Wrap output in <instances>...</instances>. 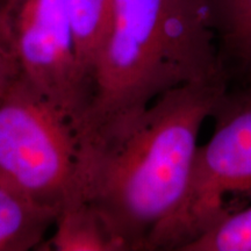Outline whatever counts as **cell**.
I'll list each match as a JSON object with an SVG mask.
<instances>
[{"label": "cell", "instance_id": "1", "mask_svg": "<svg viewBox=\"0 0 251 251\" xmlns=\"http://www.w3.org/2000/svg\"><path fill=\"white\" fill-rule=\"evenodd\" d=\"M230 84L221 77L168 91L120 139L80 151V200L98 212L122 251H148L180 205L200 128Z\"/></svg>", "mask_w": 251, "mask_h": 251}, {"label": "cell", "instance_id": "5", "mask_svg": "<svg viewBox=\"0 0 251 251\" xmlns=\"http://www.w3.org/2000/svg\"><path fill=\"white\" fill-rule=\"evenodd\" d=\"M20 74L77 127L87 103L65 0H2Z\"/></svg>", "mask_w": 251, "mask_h": 251}, {"label": "cell", "instance_id": "7", "mask_svg": "<svg viewBox=\"0 0 251 251\" xmlns=\"http://www.w3.org/2000/svg\"><path fill=\"white\" fill-rule=\"evenodd\" d=\"M213 17L222 67L240 83L251 61V0H221Z\"/></svg>", "mask_w": 251, "mask_h": 251}, {"label": "cell", "instance_id": "13", "mask_svg": "<svg viewBox=\"0 0 251 251\" xmlns=\"http://www.w3.org/2000/svg\"><path fill=\"white\" fill-rule=\"evenodd\" d=\"M220 1H221V0H209V2H211V6H212V11H213V7H214L215 5H218Z\"/></svg>", "mask_w": 251, "mask_h": 251}, {"label": "cell", "instance_id": "2", "mask_svg": "<svg viewBox=\"0 0 251 251\" xmlns=\"http://www.w3.org/2000/svg\"><path fill=\"white\" fill-rule=\"evenodd\" d=\"M221 77L229 79L209 0H113L107 43L77 122L81 150L120 139L163 93Z\"/></svg>", "mask_w": 251, "mask_h": 251}, {"label": "cell", "instance_id": "14", "mask_svg": "<svg viewBox=\"0 0 251 251\" xmlns=\"http://www.w3.org/2000/svg\"><path fill=\"white\" fill-rule=\"evenodd\" d=\"M2 1V0H0V2H1Z\"/></svg>", "mask_w": 251, "mask_h": 251}, {"label": "cell", "instance_id": "3", "mask_svg": "<svg viewBox=\"0 0 251 251\" xmlns=\"http://www.w3.org/2000/svg\"><path fill=\"white\" fill-rule=\"evenodd\" d=\"M0 184L57 215L80 200L76 124L21 75L0 97Z\"/></svg>", "mask_w": 251, "mask_h": 251}, {"label": "cell", "instance_id": "8", "mask_svg": "<svg viewBox=\"0 0 251 251\" xmlns=\"http://www.w3.org/2000/svg\"><path fill=\"white\" fill-rule=\"evenodd\" d=\"M49 247L55 251H122L101 216L86 201L62 209L55 221Z\"/></svg>", "mask_w": 251, "mask_h": 251}, {"label": "cell", "instance_id": "12", "mask_svg": "<svg viewBox=\"0 0 251 251\" xmlns=\"http://www.w3.org/2000/svg\"><path fill=\"white\" fill-rule=\"evenodd\" d=\"M240 85L251 92V61L248 65L246 72H244L242 79L240 80Z\"/></svg>", "mask_w": 251, "mask_h": 251}, {"label": "cell", "instance_id": "4", "mask_svg": "<svg viewBox=\"0 0 251 251\" xmlns=\"http://www.w3.org/2000/svg\"><path fill=\"white\" fill-rule=\"evenodd\" d=\"M211 118L214 131L198 146L183 200L150 238L148 251H181L251 200V92L230 85Z\"/></svg>", "mask_w": 251, "mask_h": 251}, {"label": "cell", "instance_id": "9", "mask_svg": "<svg viewBox=\"0 0 251 251\" xmlns=\"http://www.w3.org/2000/svg\"><path fill=\"white\" fill-rule=\"evenodd\" d=\"M181 251H251V206L227 215Z\"/></svg>", "mask_w": 251, "mask_h": 251}, {"label": "cell", "instance_id": "11", "mask_svg": "<svg viewBox=\"0 0 251 251\" xmlns=\"http://www.w3.org/2000/svg\"><path fill=\"white\" fill-rule=\"evenodd\" d=\"M0 48L13 50L7 18H6L4 7H2L1 4H0Z\"/></svg>", "mask_w": 251, "mask_h": 251}, {"label": "cell", "instance_id": "6", "mask_svg": "<svg viewBox=\"0 0 251 251\" xmlns=\"http://www.w3.org/2000/svg\"><path fill=\"white\" fill-rule=\"evenodd\" d=\"M65 5L74 35L78 70L90 98L97 64L111 31L113 0H65Z\"/></svg>", "mask_w": 251, "mask_h": 251}, {"label": "cell", "instance_id": "10", "mask_svg": "<svg viewBox=\"0 0 251 251\" xmlns=\"http://www.w3.org/2000/svg\"><path fill=\"white\" fill-rule=\"evenodd\" d=\"M20 68L13 50L0 48V97L20 77Z\"/></svg>", "mask_w": 251, "mask_h": 251}]
</instances>
